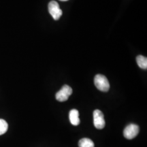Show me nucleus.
I'll return each mask as SVG.
<instances>
[{
  "label": "nucleus",
  "instance_id": "obj_3",
  "mask_svg": "<svg viewBox=\"0 0 147 147\" xmlns=\"http://www.w3.org/2000/svg\"><path fill=\"white\" fill-rule=\"evenodd\" d=\"M93 123L98 129H102L105 127L106 122L102 112L100 110H95L93 112Z\"/></svg>",
  "mask_w": 147,
  "mask_h": 147
},
{
  "label": "nucleus",
  "instance_id": "obj_6",
  "mask_svg": "<svg viewBox=\"0 0 147 147\" xmlns=\"http://www.w3.org/2000/svg\"><path fill=\"white\" fill-rule=\"evenodd\" d=\"M69 121L73 125H78L80 124V119H79V113L76 109L71 110L69 114Z\"/></svg>",
  "mask_w": 147,
  "mask_h": 147
},
{
  "label": "nucleus",
  "instance_id": "obj_8",
  "mask_svg": "<svg viewBox=\"0 0 147 147\" xmlns=\"http://www.w3.org/2000/svg\"><path fill=\"white\" fill-rule=\"evenodd\" d=\"M79 147H94V143L91 139L82 138L78 142Z\"/></svg>",
  "mask_w": 147,
  "mask_h": 147
},
{
  "label": "nucleus",
  "instance_id": "obj_9",
  "mask_svg": "<svg viewBox=\"0 0 147 147\" xmlns=\"http://www.w3.org/2000/svg\"><path fill=\"white\" fill-rule=\"evenodd\" d=\"M8 128V125L3 119H0V136L5 134Z\"/></svg>",
  "mask_w": 147,
  "mask_h": 147
},
{
  "label": "nucleus",
  "instance_id": "obj_2",
  "mask_svg": "<svg viewBox=\"0 0 147 147\" xmlns=\"http://www.w3.org/2000/svg\"><path fill=\"white\" fill-rule=\"evenodd\" d=\"M72 93V89L68 85H63L59 91L56 93V100L59 102H65Z\"/></svg>",
  "mask_w": 147,
  "mask_h": 147
},
{
  "label": "nucleus",
  "instance_id": "obj_7",
  "mask_svg": "<svg viewBox=\"0 0 147 147\" xmlns=\"http://www.w3.org/2000/svg\"><path fill=\"white\" fill-rule=\"evenodd\" d=\"M136 62L138 65L142 69H146L147 68V59L146 57L138 55L136 57Z\"/></svg>",
  "mask_w": 147,
  "mask_h": 147
},
{
  "label": "nucleus",
  "instance_id": "obj_1",
  "mask_svg": "<svg viewBox=\"0 0 147 147\" xmlns=\"http://www.w3.org/2000/svg\"><path fill=\"white\" fill-rule=\"evenodd\" d=\"M94 84L97 89L107 92L110 89V84L107 78L102 74H97L94 78Z\"/></svg>",
  "mask_w": 147,
  "mask_h": 147
},
{
  "label": "nucleus",
  "instance_id": "obj_5",
  "mask_svg": "<svg viewBox=\"0 0 147 147\" xmlns=\"http://www.w3.org/2000/svg\"><path fill=\"white\" fill-rule=\"evenodd\" d=\"M140 131L139 127L136 124H130L125 128L123 135L125 138L131 140L137 136Z\"/></svg>",
  "mask_w": 147,
  "mask_h": 147
},
{
  "label": "nucleus",
  "instance_id": "obj_4",
  "mask_svg": "<svg viewBox=\"0 0 147 147\" xmlns=\"http://www.w3.org/2000/svg\"><path fill=\"white\" fill-rule=\"evenodd\" d=\"M49 12L55 21H57L62 15V10H61L58 3L55 1H51L49 3Z\"/></svg>",
  "mask_w": 147,
  "mask_h": 147
},
{
  "label": "nucleus",
  "instance_id": "obj_10",
  "mask_svg": "<svg viewBox=\"0 0 147 147\" xmlns=\"http://www.w3.org/2000/svg\"><path fill=\"white\" fill-rule=\"evenodd\" d=\"M60 1H68V0H60Z\"/></svg>",
  "mask_w": 147,
  "mask_h": 147
}]
</instances>
